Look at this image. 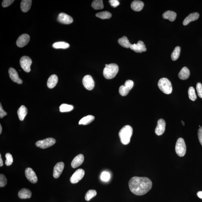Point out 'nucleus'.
<instances>
[{
  "instance_id": "f257e3e1",
  "label": "nucleus",
  "mask_w": 202,
  "mask_h": 202,
  "mask_svg": "<svg viewBox=\"0 0 202 202\" xmlns=\"http://www.w3.org/2000/svg\"><path fill=\"white\" fill-rule=\"evenodd\" d=\"M130 191L137 196H143L151 189V181L147 177L135 176L131 178L128 183Z\"/></svg>"
},
{
  "instance_id": "f03ea898",
  "label": "nucleus",
  "mask_w": 202,
  "mask_h": 202,
  "mask_svg": "<svg viewBox=\"0 0 202 202\" xmlns=\"http://www.w3.org/2000/svg\"><path fill=\"white\" fill-rule=\"evenodd\" d=\"M133 133V128L130 125H127L124 126L119 133V135L122 143L124 145H127L129 143Z\"/></svg>"
},
{
  "instance_id": "7ed1b4c3",
  "label": "nucleus",
  "mask_w": 202,
  "mask_h": 202,
  "mask_svg": "<svg viewBox=\"0 0 202 202\" xmlns=\"http://www.w3.org/2000/svg\"><path fill=\"white\" fill-rule=\"evenodd\" d=\"M118 71L119 67L117 64L112 63L108 64L103 70V75L107 79H113L116 76Z\"/></svg>"
},
{
  "instance_id": "20e7f679",
  "label": "nucleus",
  "mask_w": 202,
  "mask_h": 202,
  "mask_svg": "<svg viewBox=\"0 0 202 202\" xmlns=\"http://www.w3.org/2000/svg\"><path fill=\"white\" fill-rule=\"evenodd\" d=\"M158 85L159 89L165 94H169L172 93V84L170 81L167 78H163L159 79Z\"/></svg>"
},
{
  "instance_id": "39448f33",
  "label": "nucleus",
  "mask_w": 202,
  "mask_h": 202,
  "mask_svg": "<svg viewBox=\"0 0 202 202\" xmlns=\"http://www.w3.org/2000/svg\"><path fill=\"white\" fill-rule=\"evenodd\" d=\"M186 147L184 139L179 138L176 142L175 151L176 154L180 157H183L185 155Z\"/></svg>"
},
{
  "instance_id": "423d86ee",
  "label": "nucleus",
  "mask_w": 202,
  "mask_h": 202,
  "mask_svg": "<svg viewBox=\"0 0 202 202\" xmlns=\"http://www.w3.org/2000/svg\"><path fill=\"white\" fill-rule=\"evenodd\" d=\"M56 140L52 138H48L43 140L38 141L36 143L37 147L42 149H46L51 147L55 143Z\"/></svg>"
},
{
  "instance_id": "0eeeda50",
  "label": "nucleus",
  "mask_w": 202,
  "mask_h": 202,
  "mask_svg": "<svg viewBox=\"0 0 202 202\" xmlns=\"http://www.w3.org/2000/svg\"><path fill=\"white\" fill-rule=\"evenodd\" d=\"M134 82L131 80H128L125 82L124 85L120 86L119 89V93L122 96H125L128 95L129 92L133 88Z\"/></svg>"
},
{
  "instance_id": "6e6552de",
  "label": "nucleus",
  "mask_w": 202,
  "mask_h": 202,
  "mask_svg": "<svg viewBox=\"0 0 202 202\" xmlns=\"http://www.w3.org/2000/svg\"><path fill=\"white\" fill-rule=\"evenodd\" d=\"M20 66L25 72L28 73L30 72L32 62L30 57L26 56H23L20 59Z\"/></svg>"
},
{
  "instance_id": "1a4fd4ad",
  "label": "nucleus",
  "mask_w": 202,
  "mask_h": 202,
  "mask_svg": "<svg viewBox=\"0 0 202 202\" xmlns=\"http://www.w3.org/2000/svg\"><path fill=\"white\" fill-rule=\"evenodd\" d=\"M85 171L84 170L79 169L77 170L72 175L70 178V181L73 184L77 183L84 177Z\"/></svg>"
},
{
  "instance_id": "9d476101",
  "label": "nucleus",
  "mask_w": 202,
  "mask_h": 202,
  "mask_svg": "<svg viewBox=\"0 0 202 202\" xmlns=\"http://www.w3.org/2000/svg\"><path fill=\"white\" fill-rule=\"evenodd\" d=\"M82 83L85 88L89 90H92L94 87V81L90 75L85 76L82 79Z\"/></svg>"
},
{
  "instance_id": "9b49d317",
  "label": "nucleus",
  "mask_w": 202,
  "mask_h": 202,
  "mask_svg": "<svg viewBox=\"0 0 202 202\" xmlns=\"http://www.w3.org/2000/svg\"><path fill=\"white\" fill-rule=\"evenodd\" d=\"M25 174L27 179L30 182L35 183L38 181V177H37L36 175L35 171L31 168H27L25 170Z\"/></svg>"
},
{
  "instance_id": "f8f14e48",
  "label": "nucleus",
  "mask_w": 202,
  "mask_h": 202,
  "mask_svg": "<svg viewBox=\"0 0 202 202\" xmlns=\"http://www.w3.org/2000/svg\"><path fill=\"white\" fill-rule=\"evenodd\" d=\"M30 40V37L27 34L22 35L17 40L16 44L18 47L22 48L28 44Z\"/></svg>"
},
{
  "instance_id": "ddd939ff",
  "label": "nucleus",
  "mask_w": 202,
  "mask_h": 202,
  "mask_svg": "<svg viewBox=\"0 0 202 202\" xmlns=\"http://www.w3.org/2000/svg\"><path fill=\"white\" fill-rule=\"evenodd\" d=\"M131 50L137 53H142L147 51V48L144 42L141 40H139L137 44H132L130 47Z\"/></svg>"
},
{
  "instance_id": "4468645a",
  "label": "nucleus",
  "mask_w": 202,
  "mask_h": 202,
  "mask_svg": "<svg viewBox=\"0 0 202 202\" xmlns=\"http://www.w3.org/2000/svg\"><path fill=\"white\" fill-rule=\"evenodd\" d=\"M57 20L59 22L64 24H70L73 21L72 17L64 13H59L58 17Z\"/></svg>"
},
{
  "instance_id": "2eb2a0df",
  "label": "nucleus",
  "mask_w": 202,
  "mask_h": 202,
  "mask_svg": "<svg viewBox=\"0 0 202 202\" xmlns=\"http://www.w3.org/2000/svg\"><path fill=\"white\" fill-rule=\"evenodd\" d=\"M8 73L10 78L13 82L17 83L18 84H22L23 81L20 78L17 72L14 68L12 67L10 68L8 71Z\"/></svg>"
},
{
  "instance_id": "dca6fc26",
  "label": "nucleus",
  "mask_w": 202,
  "mask_h": 202,
  "mask_svg": "<svg viewBox=\"0 0 202 202\" xmlns=\"http://www.w3.org/2000/svg\"><path fill=\"white\" fill-rule=\"evenodd\" d=\"M166 123L164 120L160 119L158 120L157 125L155 129V133L158 135H162L165 130Z\"/></svg>"
},
{
  "instance_id": "f3484780",
  "label": "nucleus",
  "mask_w": 202,
  "mask_h": 202,
  "mask_svg": "<svg viewBox=\"0 0 202 202\" xmlns=\"http://www.w3.org/2000/svg\"><path fill=\"white\" fill-rule=\"evenodd\" d=\"M64 164L63 162H60L57 163L54 166L53 169V175L55 179L60 177L63 170Z\"/></svg>"
},
{
  "instance_id": "a211bd4d",
  "label": "nucleus",
  "mask_w": 202,
  "mask_h": 202,
  "mask_svg": "<svg viewBox=\"0 0 202 202\" xmlns=\"http://www.w3.org/2000/svg\"><path fill=\"white\" fill-rule=\"evenodd\" d=\"M84 157L82 154H80L76 156L71 163V166L73 168H77L80 166L84 162Z\"/></svg>"
},
{
  "instance_id": "6ab92c4d",
  "label": "nucleus",
  "mask_w": 202,
  "mask_h": 202,
  "mask_svg": "<svg viewBox=\"0 0 202 202\" xmlns=\"http://www.w3.org/2000/svg\"><path fill=\"white\" fill-rule=\"evenodd\" d=\"M200 15L198 13H190L188 16L185 18L183 21V25H186L192 21H196L199 18Z\"/></svg>"
},
{
  "instance_id": "aec40b11",
  "label": "nucleus",
  "mask_w": 202,
  "mask_h": 202,
  "mask_svg": "<svg viewBox=\"0 0 202 202\" xmlns=\"http://www.w3.org/2000/svg\"><path fill=\"white\" fill-rule=\"evenodd\" d=\"M58 82V78L56 74H52L48 80L47 85L49 89H52L56 86Z\"/></svg>"
},
{
  "instance_id": "412c9836",
  "label": "nucleus",
  "mask_w": 202,
  "mask_h": 202,
  "mask_svg": "<svg viewBox=\"0 0 202 202\" xmlns=\"http://www.w3.org/2000/svg\"><path fill=\"white\" fill-rule=\"evenodd\" d=\"M18 196L21 199H28L32 196L31 191L27 188H23L18 193Z\"/></svg>"
},
{
  "instance_id": "4be33fe9",
  "label": "nucleus",
  "mask_w": 202,
  "mask_h": 202,
  "mask_svg": "<svg viewBox=\"0 0 202 202\" xmlns=\"http://www.w3.org/2000/svg\"><path fill=\"white\" fill-rule=\"evenodd\" d=\"M144 6V3L143 2L140 1H134L131 3V7L134 11L138 12L141 11Z\"/></svg>"
},
{
  "instance_id": "5701e85b",
  "label": "nucleus",
  "mask_w": 202,
  "mask_h": 202,
  "mask_svg": "<svg viewBox=\"0 0 202 202\" xmlns=\"http://www.w3.org/2000/svg\"><path fill=\"white\" fill-rule=\"evenodd\" d=\"M31 0H23L21 3V9L24 13H26L30 10L32 6Z\"/></svg>"
},
{
  "instance_id": "b1692460",
  "label": "nucleus",
  "mask_w": 202,
  "mask_h": 202,
  "mask_svg": "<svg viewBox=\"0 0 202 202\" xmlns=\"http://www.w3.org/2000/svg\"><path fill=\"white\" fill-rule=\"evenodd\" d=\"M190 74V71L186 67L182 68L179 73L178 76L180 79L186 80L189 78Z\"/></svg>"
},
{
  "instance_id": "393cba45",
  "label": "nucleus",
  "mask_w": 202,
  "mask_h": 202,
  "mask_svg": "<svg viewBox=\"0 0 202 202\" xmlns=\"http://www.w3.org/2000/svg\"><path fill=\"white\" fill-rule=\"evenodd\" d=\"M177 14L174 11H168L165 12L162 15L164 19H167L171 21H173L175 20Z\"/></svg>"
},
{
  "instance_id": "a878e982",
  "label": "nucleus",
  "mask_w": 202,
  "mask_h": 202,
  "mask_svg": "<svg viewBox=\"0 0 202 202\" xmlns=\"http://www.w3.org/2000/svg\"><path fill=\"white\" fill-rule=\"evenodd\" d=\"M28 113V110L25 106H21L17 111V114L19 120L23 121Z\"/></svg>"
},
{
  "instance_id": "bb28decb",
  "label": "nucleus",
  "mask_w": 202,
  "mask_h": 202,
  "mask_svg": "<svg viewBox=\"0 0 202 202\" xmlns=\"http://www.w3.org/2000/svg\"><path fill=\"white\" fill-rule=\"evenodd\" d=\"M95 119V117L93 115H89L84 117L79 120V125H86L89 124L92 122Z\"/></svg>"
},
{
  "instance_id": "cd10ccee",
  "label": "nucleus",
  "mask_w": 202,
  "mask_h": 202,
  "mask_svg": "<svg viewBox=\"0 0 202 202\" xmlns=\"http://www.w3.org/2000/svg\"><path fill=\"white\" fill-rule=\"evenodd\" d=\"M118 42L121 46L125 48H130L131 46L132 45V44L130 43L128 38L125 36L119 39Z\"/></svg>"
},
{
  "instance_id": "c85d7f7f",
  "label": "nucleus",
  "mask_w": 202,
  "mask_h": 202,
  "mask_svg": "<svg viewBox=\"0 0 202 202\" xmlns=\"http://www.w3.org/2000/svg\"><path fill=\"white\" fill-rule=\"evenodd\" d=\"M52 47L55 49H66L69 48L70 45L65 42H58L54 43L52 45Z\"/></svg>"
},
{
  "instance_id": "c756f323",
  "label": "nucleus",
  "mask_w": 202,
  "mask_h": 202,
  "mask_svg": "<svg viewBox=\"0 0 202 202\" xmlns=\"http://www.w3.org/2000/svg\"><path fill=\"white\" fill-rule=\"evenodd\" d=\"M91 6L95 10H101L104 8L103 1L102 0H95L92 3Z\"/></svg>"
},
{
  "instance_id": "7c9ffc66",
  "label": "nucleus",
  "mask_w": 202,
  "mask_h": 202,
  "mask_svg": "<svg viewBox=\"0 0 202 202\" xmlns=\"http://www.w3.org/2000/svg\"><path fill=\"white\" fill-rule=\"evenodd\" d=\"M96 16L97 17L101 18V19H108L111 17L112 14L109 12L103 11L97 13Z\"/></svg>"
},
{
  "instance_id": "2f4dec72",
  "label": "nucleus",
  "mask_w": 202,
  "mask_h": 202,
  "mask_svg": "<svg viewBox=\"0 0 202 202\" xmlns=\"http://www.w3.org/2000/svg\"><path fill=\"white\" fill-rule=\"evenodd\" d=\"M74 107L72 105L67 104H63L60 106V111L61 112H65L72 111L74 109Z\"/></svg>"
},
{
  "instance_id": "473e14b6",
  "label": "nucleus",
  "mask_w": 202,
  "mask_h": 202,
  "mask_svg": "<svg viewBox=\"0 0 202 202\" xmlns=\"http://www.w3.org/2000/svg\"><path fill=\"white\" fill-rule=\"evenodd\" d=\"M181 47L177 46L174 48L173 51L171 54V58L173 61H176L177 60L180 56L181 52Z\"/></svg>"
},
{
  "instance_id": "72a5a7b5",
  "label": "nucleus",
  "mask_w": 202,
  "mask_h": 202,
  "mask_svg": "<svg viewBox=\"0 0 202 202\" xmlns=\"http://www.w3.org/2000/svg\"><path fill=\"white\" fill-rule=\"evenodd\" d=\"M188 93L190 100L193 101H196L197 98V96L194 88L192 86L190 87L188 90Z\"/></svg>"
},
{
  "instance_id": "f704fd0d",
  "label": "nucleus",
  "mask_w": 202,
  "mask_h": 202,
  "mask_svg": "<svg viewBox=\"0 0 202 202\" xmlns=\"http://www.w3.org/2000/svg\"><path fill=\"white\" fill-rule=\"evenodd\" d=\"M96 195L97 192L96 190H90L86 193L85 199L86 201H89L92 198L96 196Z\"/></svg>"
},
{
  "instance_id": "c9c22d12",
  "label": "nucleus",
  "mask_w": 202,
  "mask_h": 202,
  "mask_svg": "<svg viewBox=\"0 0 202 202\" xmlns=\"http://www.w3.org/2000/svg\"><path fill=\"white\" fill-rule=\"evenodd\" d=\"M6 160L5 163L7 166H11L13 162V159L12 156L10 153H7L6 155Z\"/></svg>"
},
{
  "instance_id": "e433bc0d",
  "label": "nucleus",
  "mask_w": 202,
  "mask_h": 202,
  "mask_svg": "<svg viewBox=\"0 0 202 202\" xmlns=\"http://www.w3.org/2000/svg\"><path fill=\"white\" fill-rule=\"evenodd\" d=\"M111 175L109 173L106 171H104L102 173L101 175V179L103 181H109Z\"/></svg>"
},
{
  "instance_id": "4c0bfd02",
  "label": "nucleus",
  "mask_w": 202,
  "mask_h": 202,
  "mask_svg": "<svg viewBox=\"0 0 202 202\" xmlns=\"http://www.w3.org/2000/svg\"><path fill=\"white\" fill-rule=\"evenodd\" d=\"M7 183V181L6 176L3 174H0V187H3L6 186Z\"/></svg>"
},
{
  "instance_id": "58836bf2",
  "label": "nucleus",
  "mask_w": 202,
  "mask_h": 202,
  "mask_svg": "<svg viewBox=\"0 0 202 202\" xmlns=\"http://www.w3.org/2000/svg\"><path fill=\"white\" fill-rule=\"evenodd\" d=\"M196 89L198 96L200 98H202V84L201 83L198 82L197 84Z\"/></svg>"
},
{
  "instance_id": "ea45409f",
  "label": "nucleus",
  "mask_w": 202,
  "mask_h": 202,
  "mask_svg": "<svg viewBox=\"0 0 202 202\" xmlns=\"http://www.w3.org/2000/svg\"><path fill=\"white\" fill-rule=\"evenodd\" d=\"M14 1L13 0H4L2 2V6L4 8L7 7L11 6Z\"/></svg>"
},
{
  "instance_id": "a19ab883",
  "label": "nucleus",
  "mask_w": 202,
  "mask_h": 202,
  "mask_svg": "<svg viewBox=\"0 0 202 202\" xmlns=\"http://www.w3.org/2000/svg\"><path fill=\"white\" fill-rule=\"evenodd\" d=\"M109 2L112 6L114 8H116L119 6L120 3L118 0H110Z\"/></svg>"
},
{
  "instance_id": "79ce46f5",
  "label": "nucleus",
  "mask_w": 202,
  "mask_h": 202,
  "mask_svg": "<svg viewBox=\"0 0 202 202\" xmlns=\"http://www.w3.org/2000/svg\"><path fill=\"white\" fill-rule=\"evenodd\" d=\"M198 135L200 143L202 146V127H200L198 129Z\"/></svg>"
},
{
  "instance_id": "37998d69",
  "label": "nucleus",
  "mask_w": 202,
  "mask_h": 202,
  "mask_svg": "<svg viewBox=\"0 0 202 202\" xmlns=\"http://www.w3.org/2000/svg\"><path fill=\"white\" fill-rule=\"evenodd\" d=\"M7 113L3 110L1 103L0 104V118H2L3 117L6 116Z\"/></svg>"
},
{
  "instance_id": "c03bdc74",
  "label": "nucleus",
  "mask_w": 202,
  "mask_h": 202,
  "mask_svg": "<svg viewBox=\"0 0 202 202\" xmlns=\"http://www.w3.org/2000/svg\"><path fill=\"white\" fill-rule=\"evenodd\" d=\"M198 196L202 199V191H199L197 193Z\"/></svg>"
},
{
  "instance_id": "a18cd8bd",
  "label": "nucleus",
  "mask_w": 202,
  "mask_h": 202,
  "mask_svg": "<svg viewBox=\"0 0 202 202\" xmlns=\"http://www.w3.org/2000/svg\"><path fill=\"white\" fill-rule=\"evenodd\" d=\"M3 165V161L1 157V154H0V166L2 167Z\"/></svg>"
},
{
  "instance_id": "49530a36",
  "label": "nucleus",
  "mask_w": 202,
  "mask_h": 202,
  "mask_svg": "<svg viewBox=\"0 0 202 202\" xmlns=\"http://www.w3.org/2000/svg\"><path fill=\"white\" fill-rule=\"evenodd\" d=\"M2 127L1 124H0V134L2 133Z\"/></svg>"
},
{
  "instance_id": "de8ad7c7",
  "label": "nucleus",
  "mask_w": 202,
  "mask_h": 202,
  "mask_svg": "<svg viewBox=\"0 0 202 202\" xmlns=\"http://www.w3.org/2000/svg\"><path fill=\"white\" fill-rule=\"evenodd\" d=\"M181 123H182V124H183V125H184H184H185V123H184V122H183V121H181Z\"/></svg>"
},
{
  "instance_id": "09e8293b",
  "label": "nucleus",
  "mask_w": 202,
  "mask_h": 202,
  "mask_svg": "<svg viewBox=\"0 0 202 202\" xmlns=\"http://www.w3.org/2000/svg\"><path fill=\"white\" fill-rule=\"evenodd\" d=\"M199 127H201V126H200V125H199Z\"/></svg>"
}]
</instances>
